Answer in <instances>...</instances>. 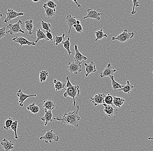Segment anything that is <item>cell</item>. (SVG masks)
I'll use <instances>...</instances> for the list:
<instances>
[{"mask_svg":"<svg viewBox=\"0 0 153 151\" xmlns=\"http://www.w3.org/2000/svg\"><path fill=\"white\" fill-rule=\"evenodd\" d=\"M79 109L80 107L77 106L74 111L66 113L62 117L54 118L53 120L59 121L63 124L78 127L79 126V122L81 119V117L78 114Z\"/></svg>","mask_w":153,"mask_h":151,"instance_id":"1","label":"cell"},{"mask_svg":"<svg viewBox=\"0 0 153 151\" xmlns=\"http://www.w3.org/2000/svg\"><path fill=\"white\" fill-rule=\"evenodd\" d=\"M67 82L66 84V89H65V92L63 94L65 97H70L73 99L74 106H75L76 105L75 97L79 96L80 94V86L79 85H73L70 81L69 77L68 76L66 77Z\"/></svg>","mask_w":153,"mask_h":151,"instance_id":"2","label":"cell"},{"mask_svg":"<svg viewBox=\"0 0 153 151\" xmlns=\"http://www.w3.org/2000/svg\"><path fill=\"white\" fill-rule=\"evenodd\" d=\"M22 24V22L21 20H19L18 22L15 24H12V22H10V24L7 26V28L8 30L7 33L10 35H13L18 33L25 34V31L21 28V25Z\"/></svg>","mask_w":153,"mask_h":151,"instance_id":"3","label":"cell"},{"mask_svg":"<svg viewBox=\"0 0 153 151\" xmlns=\"http://www.w3.org/2000/svg\"><path fill=\"white\" fill-rule=\"evenodd\" d=\"M134 34V32H128L127 29H125L122 33L116 37H112L111 39L112 41H118L121 43L126 42L130 39H132Z\"/></svg>","mask_w":153,"mask_h":151,"instance_id":"4","label":"cell"},{"mask_svg":"<svg viewBox=\"0 0 153 151\" xmlns=\"http://www.w3.org/2000/svg\"><path fill=\"white\" fill-rule=\"evenodd\" d=\"M39 139L44 140L46 143H52L53 141H59V137L53 132V130L51 129L47 131L43 136L40 137Z\"/></svg>","mask_w":153,"mask_h":151,"instance_id":"5","label":"cell"},{"mask_svg":"<svg viewBox=\"0 0 153 151\" xmlns=\"http://www.w3.org/2000/svg\"><path fill=\"white\" fill-rule=\"evenodd\" d=\"M5 14L6 15V17L4 19V22L5 23H7L8 21L11 22V20L16 19L19 16H24L25 15V13L23 12H18L15 11L14 9H11L8 8L7 11L5 12Z\"/></svg>","mask_w":153,"mask_h":151,"instance_id":"6","label":"cell"},{"mask_svg":"<svg viewBox=\"0 0 153 151\" xmlns=\"http://www.w3.org/2000/svg\"><path fill=\"white\" fill-rule=\"evenodd\" d=\"M87 15L83 18L84 20L87 19H91L99 21L100 20V16L104 14L103 13L97 11L96 9L89 8L87 9Z\"/></svg>","mask_w":153,"mask_h":151,"instance_id":"7","label":"cell"},{"mask_svg":"<svg viewBox=\"0 0 153 151\" xmlns=\"http://www.w3.org/2000/svg\"><path fill=\"white\" fill-rule=\"evenodd\" d=\"M105 96V93L97 94L93 97H91L90 102L94 106H96L98 105H103L104 103Z\"/></svg>","mask_w":153,"mask_h":151,"instance_id":"8","label":"cell"},{"mask_svg":"<svg viewBox=\"0 0 153 151\" xmlns=\"http://www.w3.org/2000/svg\"><path fill=\"white\" fill-rule=\"evenodd\" d=\"M17 96L19 97V106L21 107H23L24 106V103L25 100H26L29 97H37V94H27L24 93L21 89H19L18 92L17 93Z\"/></svg>","mask_w":153,"mask_h":151,"instance_id":"9","label":"cell"},{"mask_svg":"<svg viewBox=\"0 0 153 151\" xmlns=\"http://www.w3.org/2000/svg\"><path fill=\"white\" fill-rule=\"evenodd\" d=\"M67 67L69 71L71 74H76L78 72L82 71L81 64L76 62H69Z\"/></svg>","mask_w":153,"mask_h":151,"instance_id":"10","label":"cell"},{"mask_svg":"<svg viewBox=\"0 0 153 151\" xmlns=\"http://www.w3.org/2000/svg\"><path fill=\"white\" fill-rule=\"evenodd\" d=\"M12 41L16 43L19 44L21 47L24 45L35 46L36 45V44L34 42H30L27 39H25L22 36H20V37L17 36V37L13 38L12 39Z\"/></svg>","mask_w":153,"mask_h":151,"instance_id":"11","label":"cell"},{"mask_svg":"<svg viewBox=\"0 0 153 151\" xmlns=\"http://www.w3.org/2000/svg\"><path fill=\"white\" fill-rule=\"evenodd\" d=\"M74 51H75L74 57V62L81 64L84 61L87 60V59H88L87 57L83 55L79 51L78 48V46L77 45H74Z\"/></svg>","mask_w":153,"mask_h":151,"instance_id":"12","label":"cell"},{"mask_svg":"<svg viewBox=\"0 0 153 151\" xmlns=\"http://www.w3.org/2000/svg\"><path fill=\"white\" fill-rule=\"evenodd\" d=\"M104 107H105V108L103 110L108 117H112L115 115L117 114L118 112L117 108L113 104L107 105V106H104Z\"/></svg>","mask_w":153,"mask_h":151,"instance_id":"13","label":"cell"},{"mask_svg":"<svg viewBox=\"0 0 153 151\" xmlns=\"http://www.w3.org/2000/svg\"><path fill=\"white\" fill-rule=\"evenodd\" d=\"M117 70L112 68L111 64L108 63L106 68L103 71L100 73V77L101 78L105 77H109L110 75H114V74L116 72Z\"/></svg>","mask_w":153,"mask_h":151,"instance_id":"14","label":"cell"},{"mask_svg":"<svg viewBox=\"0 0 153 151\" xmlns=\"http://www.w3.org/2000/svg\"><path fill=\"white\" fill-rule=\"evenodd\" d=\"M5 151H10L14 149V144L11 140H8L6 138H3L1 142Z\"/></svg>","mask_w":153,"mask_h":151,"instance_id":"15","label":"cell"},{"mask_svg":"<svg viewBox=\"0 0 153 151\" xmlns=\"http://www.w3.org/2000/svg\"><path fill=\"white\" fill-rule=\"evenodd\" d=\"M84 65L85 66L86 73L85 75L86 77H88L90 74L95 73L96 72V65L93 61L89 64L85 63Z\"/></svg>","mask_w":153,"mask_h":151,"instance_id":"16","label":"cell"},{"mask_svg":"<svg viewBox=\"0 0 153 151\" xmlns=\"http://www.w3.org/2000/svg\"><path fill=\"white\" fill-rule=\"evenodd\" d=\"M45 115L41 118V120L45 122L44 126L46 127L47 126L49 122H52L53 121L52 117L53 116V114L52 111L47 110L46 109H45Z\"/></svg>","mask_w":153,"mask_h":151,"instance_id":"17","label":"cell"},{"mask_svg":"<svg viewBox=\"0 0 153 151\" xmlns=\"http://www.w3.org/2000/svg\"><path fill=\"white\" fill-rule=\"evenodd\" d=\"M55 105L56 103L55 102L52 101L50 99H45L43 101V107L45 109L47 110L52 111L55 108Z\"/></svg>","mask_w":153,"mask_h":151,"instance_id":"18","label":"cell"},{"mask_svg":"<svg viewBox=\"0 0 153 151\" xmlns=\"http://www.w3.org/2000/svg\"><path fill=\"white\" fill-rule=\"evenodd\" d=\"M76 20V18L74 16H72L71 15H69V14L67 15L66 19V23L69 27V30L68 31V34L70 33L72 28L74 25L75 24Z\"/></svg>","mask_w":153,"mask_h":151,"instance_id":"19","label":"cell"},{"mask_svg":"<svg viewBox=\"0 0 153 151\" xmlns=\"http://www.w3.org/2000/svg\"><path fill=\"white\" fill-rule=\"evenodd\" d=\"M43 7L45 10V15L48 19H51L55 15L56 11L55 8H50L47 6L46 3L43 4Z\"/></svg>","mask_w":153,"mask_h":151,"instance_id":"20","label":"cell"},{"mask_svg":"<svg viewBox=\"0 0 153 151\" xmlns=\"http://www.w3.org/2000/svg\"><path fill=\"white\" fill-rule=\"evenodd\" d=\"M134 88V86L131 84L130 83V81L129 80H127V84L126 85H124L123 87L120 88V89H118L116 90L115 91L116 92L117 91H123L124 93L129 94L130 93L131 91Z\"/></svg>","mask_w":153,"mask_h":151,"instance_id":"21","label":"cell"},{"mask_svg":"<svg viewBox=\"0 0 153 151\" xmlns=\"http://www.w3.org/2000/svg\"><path fill=\"white\" fill-rule=\"evenodd\" d=\"M25 28L26 30L28 31L29 34L32 35L33 32V21L32 19L26 20L25 22Z\"/></svg>","mask_w":153,"mask_h":151,"instance_id":"22","label":"cell"},{"mask_svg":"<svg viewBox=\"0 0 153 151\" xmlns=\"http://www.w3.org/2000/svg\"><path fill=\"white\" fill-rule=\"evenodd\" d=\"M109 77H110L111 80L112 88L113 89L114 92H115V91L116 90L118 89H120V88L124 86V85H122L120 84L114 80V75H110Z\"/></svg>","mask_w":153,"mask_h":151,"instance_id":"23","label":"cell"},{"mask_svg":"<svg viewBox=\"0 0 153 151\" xmlns=\"http://www.w3.org/2000/svg\"><path fill=\"white\" fill-rule=\"evenodd\" d=\"M53 83H54V87L55 91L62 90L64 89L66 87V84L65 83L58 81L56 79H54L53 80Z\"/></svg>","mask_w":153,"mask_h":151,"instance_id":"24","label":"cell"},{"mask_svg":"<svg viewBox=\"0 0 153 151\" xmlns=\"http://www.w3.org/2000/svg\"><path fill=\"white\" fill-rule=\"evenodd\" d=\"M125 102V99L122 97H114L113 105L117 108H120L123 106Z\"/></svg>","mask_w":153,"mask_h":151,"instance_id":"25","label":"cell"},{"mask_svg":"<svg viewBox=\"0 0 153 151\" xmlns=\"http://www.w3.org/2000/svg\"><path fill=\"white\" fill-rule=\"evenodd\" d=\"M36 35H37V39L34 42L36 44L40 40H43V42H44L45 40L47 41V38L45 34L43 32L42 30H41V29L39 28V29H37Z\"/></svg>","mask_w":153,"mask_h":151,"instance_id":"26","label":"cell"},{"mask_svg":"<svg viewBox=\"0 0 153 151\" xmlns=\"http://www.w3.org/2000/svg\"><path fill=\"white\" fill-rule=\"evenodd\" d=\"M40 107L38 105H36L35 103H33L30 104L27 107V109L33 114H37L40 111Z\"/></svg>","mask_w":153,"mask_h":151,"instance_id":"27","label":"cell"},{"mask_svg":"<svg viewBox=\"0 0 153 151\" xmlns=\"http://www.w3.org/2000/svg\"><path fill=\"white\" fill-rule=\"evenodd\" d=\"M95 35L96 39L94 40V42H97L99 40H102L103 38L108 37V35L104 33L103 29H100L99 30L96 31Z\"/></svg>","mask_w":153,"mask_h":151,"instance_id":"28","label":"cell"},{"mask_svg":"<svg viewBox=\"0 0 153 151\" xmlns=\"http://www.w3.org/2000/svg\"><path fill=\"white\" fill-rule=\"evenodd\" d=\"M62 43H63V47H64V48L66 50L69 56H70L71 54L72 53V52L70 50V38L69 37H68V39L65 42H62Z\"/></svg>","mask_w":153,"mask_h":151,"instance_id":"29","label":"cell"},{"mask_svg":"<svg viewBox=\"0 0 153 151\" xmlns=\"http://www.w3.org/2000/svg\"><path fill=\"white\" fill-rule=\"evenodd\" d=\"M48 71L43 70L39 72V79L41 83H44L46 81L48 77Z\"/></svg>","mask_w":153,"mask_h":151,"instance_id":"30","label":"cell"},{"mask_svg":"<svg viewBox=\"0 0 153 151\" xmlns=\"http://www.w3.org/2000/svg\"><path fill=\"white\" fill-rule=\"evenodd\" d=\"M18 123H19L18 120H15V121H13V122H12V125H11V127H10V129L14 132V138L16 139H19V136H18V134H17Z\"/></svg>","mask_w":153,"mask_h":151,"instance_id":"31","label":"cell"},{"mask_svg":"<svg viewBox=\"0 0 153 151\" xmlns=\"http://www.w3.org/2000/svg\"><path fill=\"white\" fill-rule=\"evenodd\" d=\"M113 96L111 95L110 94H108L107 95H105L104 103L103 106H107V105H112L113 102Z\"/></svg>","mask_w":153,"mask_h":151,"instance_id":"32","label":"cell"},{"mask_svg":"<svg viewBox=\"0 0 153 151\" xmlns=\"http://www.w3.org/2000/svg\"><path fill=\"white\" fill-rule=\"evenodd\" d=\"M65 35L66 34L64 32L61 36H56L54 38V40H53V43H54V45H55L57 46L59 44L62 43L63 40L65 37Z\"/></svg>","mask_w":153,"mask_h":151,"instance_id":"33","label":"cell"},{"mask_svg":"<svg viewBox=\"0 0 153 151\" xmlns=\"http://www.w3.org/2000/svg\"><path fill=\"white\" fill-rule=\"evenodd\" d=\"M13 118L11 117H9L5 121V125L3 126L4 129L6 130H8L10 129L11 125H12V122H13Z\"/></svg>","mask_w":153,"mask_h":151,"instance_id":"34","label":"cell"},{"mask_svg":"<svg viewBox=\"0 0 153 151\" xmlns=\"http://www.w3.org/2000/svg\"><path fill=\"white\" fill-rule=\"evenodd\" d=\"M41 25L43 29L46 31H48L51 32V25L49 23L46 22L44 21H42L41 22Z\"/></svg>","mask_w":153,"mask_h":151,"instance_id":"35","label":"cell"},{"mask_svg":"<svg viewBox=\"0 0 153 151\" xmlns=\"http://www.w3.org/2000/svg\"><path fill=\"white\" fill-rule=\"evenodd\" d=\"M132 2L133 4V6L132 10L131 12V14L134 15L136 13L135 8L140 6V4L139 1H138V0H132Z\"/></svg>","mask_w":153,"mask_h":151,"instance_id":"36","label":"cell"},{"mask_svg":"<svg viewBox=\"0 0 153 151\" xmlns=\"http://www.w3.org/2000/svg\"><path fill=\"white\" fill-rule=\"evenodd\" d=\"M73 27L74 28V29H75L77 33L81 34L83 32V28L81 24L76 25L75 23V24L74 25Z\"/></svg>","mask_w":153,"mask_h":151,"instance_id":"37","label":"cell"},{"mask_svg":"<svg viewBox=\"0 0 153 151\" xmlns=\"http://www.w3.org/2000/svg\"><path fill=\"white\" fill-rule=\"evenodd\" d=\"M47 6L50 8H55L57 7V4L53 1L48 0L46 3Z\"/></svg>","mask_w":153,"mask_h":151,"instance_id":"38","label":"cell"},{"mask_svg":"<svg viewBox=\"0 0 153 151\" xmlns=\"http://www.w3.org/2000/svg\"><path fill=\"white\" fill-rule=\"evenodd\" d=\"M46 36L47 41H52L53 40V36L51 32L46 31Z\"/></svg>","mask_w":153,"mask_h":151,"instance_id":"39","label":"cell"},{"mask_svg":"<svg viewBox=\"0 0 153 151\" xmlns=\"http://www.w3.org/2000/svg\"><path fill=\"white\" fill-rule=\"evenodd\" d=\"M5 29V27H3L2 28H0V40L2 38L5 37L7 34L6 31Z\"/></svg>","mask_w":153,"mask_h":151,"instance_id":"40","label":"cell"},{"mask_svg":"<svg viewBox=\"0 0 153 151\" xmlns=\"http://www.w3.org/2000/svg\"><path fill=\"white\" fill-rule=\"evenodd\" d=\"M72 1H73L74 2V3H75V4H76V5H77V7H78V8H81V6L80 5V4H79V3H78V2H77V0H72Z\"/></svg>","mask_w":153,"mask_h":151,"instance_id":"41","label":"cell"},{"mask_svg":"<svg viewBox=\"0 0 153 151\" xmlns=\"http://www.w3.org/2000/svg\"><path fill=\"white\" fill-rule=\"evenodd\" d=\"M32 1L33 2H38L40 1V0H32Z\"/></svg>","mask_w":153,"mask_h":151,"instance_id":"42","label":"cell"},{"mask_svg":"<svg viewBox=\"0 0 153 151\" xmlns=\"http://www.w3.org/2000/svg\"><path fill=\"white\" fill-rule=\"evenodd\" d=\"M3 17V15L1 14H0V18H1V17Z\"/></svg>","mask_w":153,"mask_h":151,"instance_id":"43","label":"cell"},{"mask_svg":"<svg viewBox=\"0 0 153 151\" xmlns=\"http://www.w3.org/2000/svg\"><path fill=\"white\" fill-rule=\"evenodd\" d=\"M57 1H59V0H57Z\"/></svg>","mask_w":153,"mask_h":151,"instance_id":"44","label":"cell"}]
</instances>
